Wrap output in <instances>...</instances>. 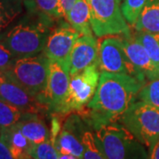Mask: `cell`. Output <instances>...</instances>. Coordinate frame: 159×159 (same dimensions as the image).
<instances>
[{"mask_svg":"<svg viewBox=\"0 0 159 159\" xmlns=\"http://www.w3.org/2000/svg\"><path fill=\"white\" fill-rule=\"evenodd\" d=\"M147 81L130 75L101 72L99 83L92 100L77 112L94 131L118 122Z\"/></svg>","mask_w":159,"mask_h":159,"instance_id":"1","label":"cell"},{"mask_svg":"<svg viewBox=\"0 0 159 159\" xmlns=\"http://www.w3.org/2000/svg\"><path fill=\"white\" fill-rule=\"evenodd\" d=\"M56 21L40 11L34 0H32L24 16L0 40V43L16 57L40 54L44 51Z\"/></svg>","mask_w":159,"mask_h":159,"instance_id":"2","label":"cell"},{"mask_svg":"<svg viewBox=\"0 0 159 159\" xmlns=\"http://www.w3.org/2000/svg\"><path fill=\"white\" fill-rule=\"evenodd\" d=\"M49 64L50 59L44 52L34 56L18 57L4 74L46 105L44 97Z\"/></svg>","mask_w":159,"mask_h":159,"instance_id":"3","label":"cell"},{"mask_svg":"<svg viewBox=\"0 0 159 159\" xmlns=\"http://www.w3.org/2000/svg\"><path fill=\"white\" fill-rule=\"evenodd\" d=\"M97 146L107 159H147L145 146L119 122L110 123L95 131Z\"/></svg>","mask_w":159,"mask_h":159,"instance_id":"4","label":"cell"},{"mask_svg":"<svg viewBox=\"0 0 159 159\" xmlns=\"http://www.w3.org/2000/svg\"><path fill=\"white\" fill-rule=\"evenodd\" d=\"M118 122L146 148L159 139V108L147 102H133Z\"/></svg>","mask_w":159,"mask_h":159,"instance_id":"5","label":"cell"},{"mask_svg":"<svg viewBox=\"0 0 159 159\" xmlns=\"http://www.w3.org/2000/svg\"><path fill=\"white\" fill-rule=\"evenodd\" d=\"M93 33L97 37L125 35L131 33L119 0H87Z\"/></svg>","mask_w":159,"mask_h":159,"instance_id":"6","label":"cell"},{"mask_svg":"<svg viewBox=\"0 0 159 159\" xmlns=\"http://www.w3.org/2000/svg\"><path fill=\"white\" fill-rule=\"evenodd\" d=\"M101 70L98 63L70 77L67 93L59 114L68 115L79 112L92 100L97 91Z\"/></svg>","mask_w":159,"mask_h":159,"instance_id":"7","label":"cell"},{"mask_svg":"<svg viewBox=\"0 0 159 159\" xmlns=\"http://www.w3.org/2000/svg\"><path fill=\"white\" fill-rule=\"evenodd\" d=\"M98 66L101 72L130 75L148 81L145 76L131 62L126 55L120 37L107 36L99 45Z\"/></svg>","mask_w":159,"mask_h":159,"instance_id":"8","label":"cell"},{"mask_svg":"<svg viewBox=\"0 0 159 159\" xmlns=\"http://www.w3.org/2000/svg\"><path fill=\"white\" fill-rule=\"evenodd\" d=\"M83 119L76 112L68 114L56 135L51 136L57 151L70 153L80 159L83 153V136L87 130Z\"/></svg>","mask_w":159,"mask_h":159,"instance_id":"9","label":"cell"},{"mask_svg":"<svg viewBox=\"0 0 159 159\" xmlns=\"http://www.w3.org/2000/svg\"><path fill=\"white\" fill-rule=\"evenodd\" d=\"M80 36L67 21L61 22L51 30L43 52L50 61L59 62L69 69L70 54Z\"/></svg>","mask_w":159,"mask_h":159,"instance_id":"10","label":"cell"},{"mask_svg":"<svg viewBox=\"0 0 159 159\" xmlns=\"http://www.w3.org/2000/svg\"><path fill=\"white\" fill-rule=\"evenodd\" d=\"M70 77L66 66L59 62L50 61L44 101L51 113L59 114L68 90Z\"/></svg>","mask_w":159,"mask_h":159,"instance_id":"11","label":"cell"},{"mask_svg":"<svg viewBox=\"0 0 159 159\" xmlns=\"http://www.w3.org/2000/svg\"><path fill=\"white\" fill-rule=\"evenodd\" d=\"M0 100L26 112L42 115L49 111V108L37 97L30 95L20 86L7 78L4 73L0 77Z\"/></svg>","mask_w":159,"mask_h":159,"instance_id":"12","label":"cell"},{"mask_svg":"<svg viewBox=\"0 0 159 159\" xmlns=\"http://www.w3.org/2000/svg\"><path fill=\"white\" fill-rule=\"evenodd\" d=\"M99 45L93 34L80 36L74 43L69 57L70 76L98 63Z\"/></svg>","mask_w":159,"mask_h":159,"instance_id":"13","label":"cell"},{"mask_svg":"<svg viewBox=\"0 0 159 159\" xmlns=\"http://www.w3.org/2000/svg\"><path fill=\"white\" fill-rule=\"evenodd\" d=\"M121 41L131 62L145 76L146 80L149 81L159 79V67L153 62L144 47L135 39L134 34L130 33L122 35Z\"/></svg>","mask_w":159,"mask_h":159,"instance_id":"14","label":"cell"},{"mask_svg":"<svg viewBox=\"0 0 159 159\" xmlns=\"http://www.w3.org/2000/svg\"><path fill=\"white\" fill-rule=\"evenodd\" d=\"M32 0H0V40L27 12Z\"/></svg>","mask_w":159,"mask_h":159,"instance_id":"15","label":"cell"},{"mask_svg":"<svg viewBox=\"0 0 159 159\" xmlns=\"http://www.w3.org/2000/svg\"><path fill=\"white\" fill-rule=\"evenodd\" d=\"M0 138L10 149L14 159L32 158L34 144L14 125L0 132Z\"/></svg>","mask_w":159,"mask_h":159,"instance_id":"16","label":"cell"},{"mask_svg":"<svg viewBox=\"0 0 159 159\" xmlns=\"http://www.w3.org/2000/svg\"><path fill=\"white\" fill-rule=\"evenodd\" d=\"M19 130L34 145L40 144L51 139V130L46 125L41 114H31L15 125Z\"/></svg>","mask_w":159,"mask_h":159,"instance_id":"17","label":"cell"},{"mask_svg":"<svg viewBox=\"0 0 159 159\" xmlns=\"http://www.w3.org/2000/svg\"><path fill=\"white\" fill-rule=\"evenodd\" d=\"M66 21L75 29L80 35L92 34L90 11L87 0H78L70 11L66 14Z\"/></svg>","mask_w":159,"mask_h":159,"instance_id":"18","label":"cell"},{"mask_svg":"<svg viewBox=\"0 0 159 159\" xmlns=\"http://www.w3.org/2000/svg\"><path fill=\"white\" fill-rule=\"evenodd\" d=\"M133 28L137 31L159 32V0H147Z\"/></svg>","mask_w":159,"mask_h":159,"instance_id":"19","label":"cell"},{"mask_svg":"<svg viewBox=\"0 0 159 159\" xmlns=\"http://www.w3.org/2000/svg\"><path fill=\"white\" fill-rule=\"evenodd\" d=\"M31 114L0 100V132L14 126Z\"/></svg>","mask_w":159,"mask_h":159,"instance_id":"20","label":"cell"},{"mask_svg":"<svg viewBox=\"0 0 159 159\" xmlns=\"http://www.w3.org/2000/svg\"><path fill=\"white\" fill-rule=\"evenodd\" d=\"M134 36L141 43L153 62L159 67V32L153 33L136 30V34Z\"/></svg>","mask_w":159,"mask_h":159,"instance_id":"21","label":"cell"},{"mask_svg":"<svg viewBox=\"0 0 159 159\" xmlns=\"http://www.w3.org/2000/svg\"><path fill=\"white\" fill-rule=\"evenodd\" d=\"M137 100L159 108V79L147 81L139 91Z\"/></svg>","mask_w":159,"mask_h":159,"instance_id":"22","label":"cell"},{"mask_svg":"<svg viewBox=\"0 0 159 159\" xmlns=\"http://www.w3.org/2000/svg\"><path fill=\"white\" fill-rule=\"evenodd\" d=\"M83 153L80 159H107L97 146L94 133L86 131L83 136Z\"/></svg>","mask_w":159,"mask_h":159,"instance_id":"23","label":"cell"},{"mask_svg":"<svg viewBox=\"0 0 159 159\" xmlns=\"http://www.w3.org/2000/svg\"><path fill=\"white\" fill-rule=\"evenodd\" d=\"M147 0H124L121 9L128 24L134 27L142 12Z\"/></svg>","mask_w":159,"mask_h":159,"instance_id":"24","label":"cell"},{"mask_svg":"<svg viewBox=\"0 0 159 159\" xmlns=\"http://www.w3.org/2000/svg\"><path fill=\"white\" fill-rule=\"evenodd\" d=\"M31 156L33 159H59L57 148L51 139L34 145Z\"/></svg>","mask_w":159,"mask_h":159,"instance_id":"25","label":"cell"},{"mask_svg":"<svg viewBox=\"0 0 159 159\" xmlns=\"http://www.w3.org/2000/svg\"><path fill=\"white\" fill-rule=\"evenodd\" d=\"M34 3L40 11L51 19L58 21L64 18L60 9L59 0H34Z\"/></svg>","mask_w":159,"mask_h":159,"instance_id":"26","label":"cell"},{"mask_svg":"<svg viewBox=\"0 0 159 159\" xmlns=\"http://www.w3.org/2000/svg\"><path fill=\"white\" fill-rule=\"evenodd\" d=\"M16 57L9 49L0 43V70L4 73L11 66Z\"/></svg>","mask_w":159,"mask_h":159,"instance_id":"27","label":"cell"},{"mask_svg":"<svg viewBox=\"0 0 159 159\" xmlns=\"http://www.w3.org/2000/svg\"><path fill=\"white\" fill-rule=\"evenodd\" d=\"M0 159H14L10 149L1 138H0Z\"/></svg>","mask_w":159,"mask_h":159,"instance_id":"28","label":"cell"},{"mask_svg":"<svg viewBox=\"0 0 159 159\" xmlns=\"http://www.w3.org/2000/svg\"><path fill=\"white\" fill-rule=\"evenodd\" d=\"M77 1L78 0H59L60 9H61V12H62L64 18Z\"/></svg>","mask_w":159,"mask_h":159,"instance_id":"29","label":"cell"},{"mask_svg":"<svg viewBox=\"0 0 159 159\" xmlns=\"http://www.w3.org/2000/svg\"><path fill=\"white\" fill-rule=\"evenodd\" d=\"M147 159H159V139L148 148Z\"/></svg>","mask_w":159,"mask_h":159,"instance_id":"30","label":"cell"},{"mask_svg":"<svg viewBox=\"0 0 159 159\" xmlns=\"http://www.w3.org/2000/svg\"><path fill=\"white\" fill-rule=\"evenodd\" d=\"M57 153H58V158L59 159H80L79 157H75L73 154L63 153V152H59V151H57Z\"/></svg>","mask_w":159,"mask_h":159,"instance_id":"31","label":"cell"},{"mask_svg":"<svg viewBox=\"0 0 159 159\" xmlns=\"http://www.w3.org/2000/svg\"><path fill=\"white\" fill-rule=\"evenodd\" d=\"M2 75H3V72H2V71H1V70H0V77H1V76H2Z\"/></svg>","mask_w":159,"mask_h":159,"instance_id":"32","label":"cell"},{"mask_svg":"<svg viewBox=\"0 0 159 159\" xmlns=\"http://www.w3.org/2000/svg\"><path fill=\"white\" fill-rule=\"evenodd\" d=\"M119 2H120V3H121V2H123V1H124V0H119Z\"/></svg>","mask_w":159,"mask_h":159,"instance_id":"33","label":"cell"},{"mask_svg":"<svg viewBox=\"0 0 159 159\" xmlns=\"http://www.w3.org/2000/svg\"><path fill=\"white\" fill-rule=\"evenodd\" d=\"M30 159H33V158H30Z\"/></svg>","mask_w":159,"mask_h":159,"instance_id":"34","label":"cell"}]
</instances>
